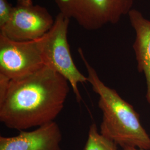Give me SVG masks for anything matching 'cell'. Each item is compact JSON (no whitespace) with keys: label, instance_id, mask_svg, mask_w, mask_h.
<instances>
[{"label":"cell","instance_id":"cell-4","mask_svg":"<svg viewBox=\"0 0 150 150\" xmlns=\"http://www.w3.org/2000/svg\"><path fill=\"white\" fill-rule=\"evenodd\" d=\"M59 13L87 31L118 23L133 8L134 0H54Z\"/></svg>","mask_w":150,"mask_h":150},{"label":"cell","instance_id":"cell-1","mask_svg":"<svg viewBox=\"0 0 150 150\" xmlns=\"http://www.w3.org/2000/svg\"><path fill=\"white\" fill-rule=\"evenodd\" d=\"M70 83L47 65L30 75L11 80L0 101V121L24 131L54 121L61 112Z\"/></svg>","mask_w":150,"mask_h":150},{"label":"cell","instance_id":"cell-2","mask_svg":"<svg viewBox=\"0 0 150 150\" xmlns=\"http://www.w3.org/2000/svg\"><path fill=\"white\" fill-rule=\"evenodd\" d=\"M78 52L87 71V82L99 96L98 104L102 112L100 134L122 149L132 147L150 150V136L134 107L102 82L82 48H78Z\"/></svg>","mask_w":150,"mask_h":150},{"label":"cell","instance_id":"cell-9","mask_svg":"<svg viewBox=\"0 0 150 150\" xmlns=\"http://www.w3.org/2000/svg\"><path fill=\"white\" fill-rule=\"evenodd\" d=\"M118 145L98 131L95 123L91 124L83 150H117Z\"/></svg>","mask_w":150,"mask_h":150},{"label":"cell","instance_id":"cell-11","mask_svg":"<svg viewBox=\"0 0 150 150\" xmlns=\"http://www.w3.org/2000/svg\"><path fill=\"white\" fill-rule=\"evenodd\" d=\"M10 81L11 80L5 76L0 74V101L5 96Z\"/></svg>","mask_w":150,"mask_h":150},{"label":"cell","instance_id":"cell-8","mask_svg":"<svg viewBox=\"0 0 150 150\" xmlns=\"http://www.w3.org/2000/svg\"><path fill=\"white\" fill-rule=\"evenodd\" d=\"M129 21L136 33L133 48L139 72L145 75L147 85L146 97L150 105V21L139 11L132 8L129 12Z\"/></svg>","mask_w":150,"mask_h":150},{"label":"cell","instance_id":"cell-10","mask_svg":"<svg viewBox=\"0 0 150 150\" xmlns=\"http://www.w3.org/2000/svg\"><path fill=\"white\" fill-rule=\"evenodd\" d=\"M14 6L8 0H0V30L5 27L10 21Z\"/></svg>","mask_w":150,"mask_h":150},{"label":"cell","instance_id":"cell-6","mask_svg":"<svg viewBox=\"0 0 150 150\" xmlns=\"http://www.w3.org/2000/svg\"><path fill=\"white\" fill-rule=\"evenodd\" d=\"M45 65L38 39L18 41L0 34V74L11 80L17 79Z\"/></svg>","mask_w":150,"mask_h":150},{"label":"cell","instance_id":"cell-5","mask_svg":"<svg viewBox=\"0 0 150 150\" xmlns=\"http://www.w3.org/2000/svg\"><path fill=\"white\" fill-rule=\"evenodd\" d=\"M54 22L45 7L34 4L32 0H16L11 19L0 34L15 41L36 40L48 32Z\"/></svg>","mask_w":150,"mask_h":150},{"label":"cell","instance_id":"cell-12","mask_svg":"<svg viewBox=\"0 0 150 150\" xmlns=\"http://www.w3.org/2000/svg\"><path fill=\"white\" fill-rule=\"evenodd\" d=\"M122 150H145L141 149H139L136 147H124L122 149Z\"/></svg>","mask_w":150,"mask_h":150},{"label":"cell","instance_id":"cell-3","mask_svg":"<svg viewBox=\"0 0 150 150\" xmlns=\"http://www.w3.org/2000/svg\"><path fill=\"white\" fill-rule=\"evenodd\" d=\"M70 20L59 13L54 25L42 38L38 39L44 63L62 75L69 82L77 101L82 100L79 85L87 82V77L78 69L71 56L67 34Z\"/></svg>","mask_w":150,"mask_h":150},{"label":"cell","instance_id":"cell-7","mask_svg":"<svg viewBox=\"0 0 150 150\" xmlns=\"http://www.w3.org/2000/svg\"><path fill=\"white\" fill-rule=\"evenodd\" d=\"M62 139L59 125L52 121L16 136H1L0 150H61Z\"/></svg>","mask_w":150,"mask_h":150}]
</instances>
